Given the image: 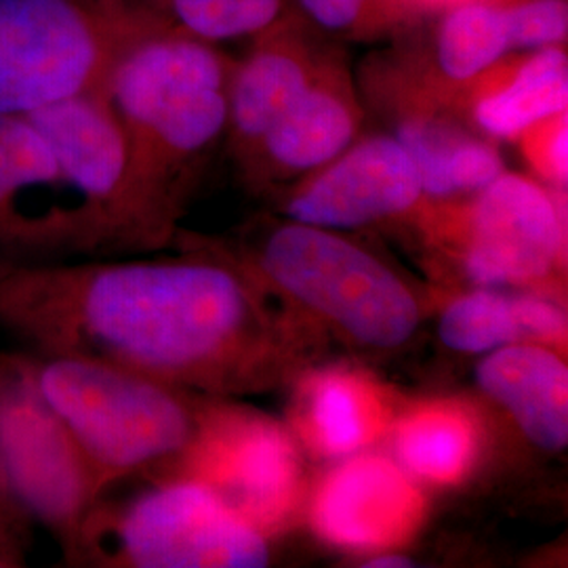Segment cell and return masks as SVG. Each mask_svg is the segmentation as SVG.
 <instances>
[{
    "label": "cell",
    "instance_id": "4dcf8cb0",
    "mask_svg": "<svg viewBox=\"0 0 568 568\" xmlns=\"http://www.w3.org/2000/svg\"><path fill=\"white\" fill-rule=\"evenodd\" d=\"M16 567L11 560H7L4 556H0V568Z\"/></svg>",
    "mask_w": 568,
    "mask_h": 568
},
{
    "label": "cell",
    "instance_id": "ffe728a7",
    "mask_svg": "<svg viewBox=\"0 0 568 568\" xmlns=\"http://www.w3.org/2000/svg\"><path fill=\"white\" fill-rule=\"evenodd\" d=\"M394 462L417 483L447 487L476 462L478 424L455 400H427L396 413L387 429Z\"/></svg>",
    "mask_w": 568,
    "mask_h": 568
},
{
    "label": "cell",
    "instance_id": "52a82bcc",
    "mask_svg": "<svg viewBox=\"0 0 568 568\" xmlns=\"http://www.w3.org/2000/svg\"><path fill=\"white\" fill-rule=\"evenodd\" d=\"M0 476L13 504L55 535L68 560H77L82 525L98 506L100 488L21 356H0Z\"/></svg>",
    "mask_w": 568,
    "mask_h": 568
},
{
    "label": "cell",
    "instance_id": "44dd1931",
    "mask_svg": "<svg viewBox=\"0 0 568 568\" xmlns=\"http://www.w3.org/2000/svg\"><path fill=\"white\" fill-rule=\"evenodd\" d=\"M140 37L187 34L230 41L267 30L283 0H87Z\"/></svg>",
    "mask_w": 568,
    "mask_h": 568
},
{
    "label": "cell",
    "instance_id": "f1b7e54d",
    "mask_svg": "<svg viewBox=\"0 0 568 568\" xmlns=\"http://www.w3.org/2000/svg\"><path fill=\"white\" fill-rule=\"evenodd\" d=\"M0 504H7V506H16L13 504V499H11V495H9V490L4 487V480H2V476H0ZM18 508V506H16Z\"/></svg>",
    "mask_w": 568,
    "mask_h": 568
},
{
    "label": "cell",
    "instance_id": "9a60e30c",
    "mask_svg": "<svg viewBox=\"0 0 568 568\" xmlns=\"http://www.w3.org/2000/svg\"><path fill=\"white\" fill-rule=\"evenodd\" d=\"M567 310L541 293H504L476 286L448 302L438 337L459 354H488L504 345L535 342L560 349L567 344Z\"/></svg>",
    "mask_w": 568,
    "mask_h": 568
},
{
    "label": "cell",
    "instance_id": "7c38bea8",
    "mask_svg": "<svg viewBox=\"0 0 568 568\" xmlns=\"http://www.w3.org/2000/svg\"><path fill=\"white\" fill-rule=\"evenodd\" d=\"M426 516L417 483L392 457L361 450L326 474L310 506V520L326 544L352 551L403 546Z\"/></svg>",
    "mask_w": 568,
    "mask_h": 568
},
{
    "label": "cell",
    "instance_id": "4fadbf2b",
    "mask_svg": "<svg viewBox=\"0 0 568 568\" xmlns=\"http://www.w3.org/2000/svg\"><path fill=\"white\" fill-rule=\"evenodd\" d=\"M398 410L368 375L325 366L305 371L293 400V429L314 455L344 459L387 436Z\"/></svg>",
    "mask_w": 568,
    "mask_h": 568
},
{
    "label": "cell",
    "instance_id": "8992f818",
    "mask_svg": "<svg viewBox=\"0 0 568 568\" xmlns=\"http://www.w3.org/2000/svg\"><path fill=\"white\" fill-rule=\"evenodd\" d=\"M138 41L87 0H0V112L26 116L103 89Z\"/></svg>",
    "mask_w": 568,
    "mask_h": 568
},
{
    "label": "cell",
    "instance_id": "ac0fdd59",
    "mask_svg": "<svg viewBox=\"0 0 568 568\" xmlns=\"http://www.w3.org/2000/svg\"><path fill=\"white\" fill-rule=\"evenodd\" d=\"M392 138L415 164L424 196L436 201L476 194L506 171L487 138L426 108L403 112Z\"/></svg>",
    "mask_w": 568,
    "mask_h": 568
},
{
    "label": "cell",
    "instance_id": "9c48e42d",
    "mask_svg": "<svg viewBox=\"0 0 568 568\" xmlns=\"http://www.w3.org/2000/svg\"><path fill=\"white\" fill-rule=\"evenodd\" d=\"M567 209L527 175L504 171L476 192L459 224V262L476 286H535L567 255Z\"/></svg>",
    "mask_w": 568,
    "mask_h": 568
},
{
    "label": "cell",
    "instance_id": "ba28073f",
    "mask_svg": "<svg viewBox=\"0 0 568 568\" xmlns=\"http://www.w3.org/2000/svg\"><path fill=\"white\" fill-rule=\"evenodd\" d=\"M183 476L213 488L264 535L284 527L302 493V464L286 427L236 406H203L183 453Z\"/></svg>",
    "mask_w": 568,
    "mask_h": 568
},
{
    "label": "cell",
    "instance_id": "d4e9b609",
    "mask_svg": "<svg viewBox=\"0 0 568 568\" xmlns=\"http://www.w3.org/2000/svg\"><path fill=\"white\" fill-rule=\"evenodd\" d=\"M525 148L528 163L558 190L567 185L568 178V121L567 112L548 121L537 122L518 138Z\"/></svg>",
    "mask_w": 568,
    "mask_h": 568
},
{
    "label": "cell",
    "instance_id": "5b68a950",
    "mask_svg": "<svg viewBox=\"0 0 568 568\" xmlns=\"http://www.w3.org/2000/svg\"><path fill=\"white\" fill-rule=\"evenodd\" d=\"M77 560L135 568H262L264 532L192 476L166 480L114 511L91 509Z\"/></svg>",
    "mask_w": 568,
    "mask_h": 568
},
{
    "label": "cell",
    "instance_id": "4316f807",
    "mask_svg": "<svg viewBox=\"0 0 568 568\" xmlns=\"http://www.w3.org/2000/svg\"><path fill=\"white\" fill-rule=\"evenodd\" d=\"M23 511L16 506L0 504V556L11 560L16 567L21 565L20 532L23 530Z\"/></svg>",
    "mask_w": 568,
    "mask_h": 568
},
{
    "label": "cell",
    "instance_id": "d6986e66",
    "mask_svg": "<svg viewBox=\"0 0 568 568\" xmlns=\"http://www.w3.org/2000/svg\"><path fill=\"white\" fill-rule=\"evenodd\" d=\"M358 131V110L339 82L321 72L257 143L281 173H314L347 145Z\"/></svg>",
    "mask_w": 568,
    "mask_h": 568
},
{
    "label": "cell",
    "instance_id": "7a4b0ae2",
    "mask_svg": "<svg viewBox=\"0 0 568 568\" xmlns=\"http://www.w3.org/2000/svg\"><path fill=\"white\" fill-rule=\"evenodd\" d=\"M103 91L129 150L122 241H163L187 171L227 124L224 58L187 34H152L122 51Z\"/></svg>",
    "mask_w": 568,
    "mask_h": 568
},
{
    "label": "cell",
    "instance_id": "277c9868",
    "mask_svg": "<svg viewBox=\"0 0 568 568\" xmlns=\"http://www.w3.org/2000/svg\"><path fill=\"white\" fill-rule=\"evenodd\" d=\"M42 398L60 415L100 488L180 459L203 406L180 387L135 371L77 356H21Z\"/></svg>",
    "mask_w": 568,
    "mask_h": 568
},
{
    "label": "cell",
    "instance_id": "2e32d148",
    "mask_svg": "<svg viewBox=\"0 0 568 568\" xmlns=\"http://www.w3.org/2000/svg\"><path fill=\"white\" fill-rule=\"evenodd\" d=\"M60 187V166L34 124L0 112V257H51L49 234L28 203L34 192Z\"/></svg>",
    "mask_w": 568,
    "mask_h": 568
},
{
    "label": "cell",
    "instance_id": "3957f363",
    "mask_svg": "<svg viewBox=\"0 0 568 568\" xmlns=\"http://www.w3.org/2000/svg\"><path fill=\"white\" fill-rule=\"evenodd\" d=\"M253 278L314 337L318 331L366 352L413 339L424 304L405 278L342 232L286 222L253 244Z\"/></svg>",
    "mask_w": 568,
    "mask_h": 568
},
{
    "label": "cell",
    "instance_id": "8fae6325",
    "mask_svg": "<svg viewBox=\"0 0 568 568\" xmlns=\"http://www.w3.org/2000/svg\"><path fill=\"white\" fill-rule=\"evenodd\" d=\"M424 199L417 169L392 135L347 145L284 203L291 222L345 232L408 215Z\"/></svg>",
    "mask_w": 568,
    "mask_h": 568
},
{
    "label": "cell",
    "instance_id": "30bf717a",
    "mask_svg": "<svg viewBox=\"0 0 568 568\" xmlns=\"http://www.w3.org/2000/svg\"><path fill=\"white\" fill-rule=\"evenodd\" d=\"M26 119L53 152L65 187L79 196L91 248L122 241L129 150L105 91L44 105Z\"/></svg>",
    "mask_w": 568,
    "mask_h": 568
},
{
    "label": "cell",
    "instance_id": "5bb4252c",
    "mask_svg": "<svg viewBox=\"0 0 568 568\" xmlns=\"http://www.w3.org/2000/svg\"><path fill=\"white\" fill-rule=\"evenodd\" d=\"M476 382L535 447L567 448L568 366L560 349L535 342L504 345L485 354Z\"/></svg>",
    "mask_w": 568,
    "mask_h": 568
},
{
    "label": "cell",
    "instance_id": "f546056e",
    "mask_svg": "<svg viewBox=\"0 0 568 568\" xmlns=\"http://www.w3.org/2000/svg\"><path fill=\"white\" fill-rule=\"evenodd\" d=\"M426 4H445V7H453V4H459V2H466V0H422Z\"/></svg>",
    "mask_w": 568,
    "mask_h": 568
},
{
    "label": "cell",
    "instance_id": "83f0119b",
    "mask_svg": "<svg viewBox=\"0 0 568 568\" xmlns=\"http://www.w3.org/2000/svg\"><path fill=\"white\" fill-rule=\"evenodd\" d=\"M365 567L368 568H403L410 567V558L403 556V554H396V551H379L375 554L368 562H365Z\"/></svg>",
    "mask_w": 568,
    "mask_h": 568
},
{
    "label": "cell",
    "instance_id": "603a6c76",
    "mask_svg": "<svg viewBox=\"0 0 568 568\" xmlns=\"http://www.w3.org/2000/svg\"><path fill=\"white\" fill-rule=\"evenodd\" d=\"M511 51L501 4L466 0L448 7L436 37V63L453 84H471L497 68Z\"/></svg>",
    "mask_w": 568,
    "mask_h": 568
},
{
    "label": "cell",
    "instance_id": "484cf974",
    "mask_svg": "<svg viewBox=\"0 0 568 568\" xmlns=\"http://www.w3.org/2000/svg\"><path fill=\"white\" fill-rule=\"evenodd\" d=\"M305 16L328 32H352L375 21L384 9H400L405 0H297ZM413 2V0H406Z\"/></svg>",
    "mask_w": 568,
    "mask_h": 568
},
{
    "label": "cell",
    "instance_id": "6da1fadb",
    "mask_svg": "<svg viewBox=\"0 0 568 568\" xmlns=\"http://www.w3.org/2000/svg\"><path fill=\"white\" fill-rule=\"evenodd\" d=\"M0 333L32 356L102 361L204 394L281 386L314 339L206 248L135 262L0 257Z\"/></svg>",
    "mask_w": 568,
    "mask_h": 568
},
{
    "label": "cell",
    "instance_id": "7402d4cb",
    "mask_svg": "<svg viewBox=\"0 0 568 568\" xmlns=\"http://www.w3.org/2000/svg\"><path fill=\"white\" fill-rule=\"evenodd\" d=\"M318 74L307 53L291 41L276 39L257 49L230 79L227 124L234 135L244 145L257 148Z\"/></svg>",
    "mask_w": 568,
    "mask_h": 568
},
{
    "label": "cell",
    "instance_id": "e0dca14e",
    "mask_svg": "<svg viewBox=\"0 0 568 568\" xmlns=\"http://www.w3.org/2000/svg\"><path fill=\"white\" fill-rule=\"evenodd\" d=\"M474 82L480 84L471 93V121L490 140H518L537 122L567 112L568 60L560 44L535 49Z\"/></svg>",
    "mask_w": 568,
    "mask_h": 568
},
{
    "label": "cell",
    "instance_id": "cb8c5ba5",
    "mask_svg": "<svg viewBox=\"0 0 568 568\" xmlns=\"http://www.w3.org/2000/svg\"><path fill=\"white\" fill-rule=\"evenodd\" d=\"M511 49H544L567 41V0H520L504 7Z\"/></svg>",
    "mask_w": 568,
    "mask_h": 568
}]
</instances>
